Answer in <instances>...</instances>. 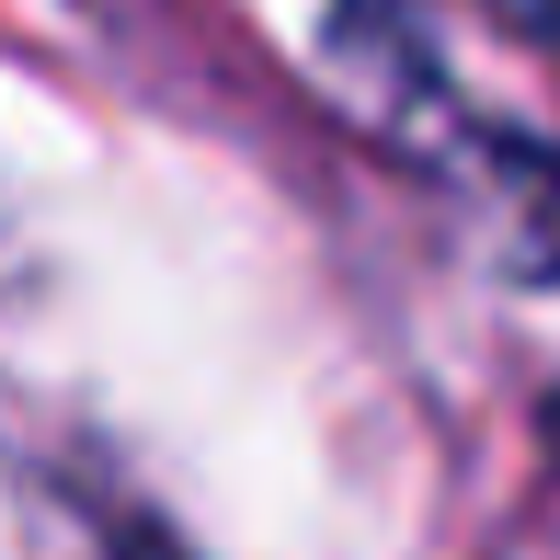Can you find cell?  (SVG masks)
<instances>
[{"instance_id": "obj_1", "label": "cell", "mask_w": 560, "mask_h": 560, "mask_svg": "<svg viewBox=\"0 0 560 560\" xmlns=\"http://www.w3.org/2000/svg\"><path fill=\"white\" fill-rule=\"evenodd\" d=\"M92 560H184V549H172V538H149V526H138V538H104Z\"/></svg>"}, {"instance_id": "obj_2", "label": "cell", "mask_w": 560, "mask_h": 560, "mask_svg": "<svg viewBox=\"0 0 560 560\" xmlns=\"http://www.w3.org/2000/svg\"><path fill=\"white\" fill-rule=\"evenodd\" d=\"M503 12H515V23H560V0H503Z\"/></svg>"}]
</instances>
